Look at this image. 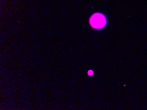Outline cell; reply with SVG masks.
Returning a JSON list of instances; mask_svg holds the SVG:
<instances>
[{
  "label": "cell",
  "instance_id": "1",
  "mask_svg": "<svg viewBox=\"0 0 147 110\" xmlns=\"http://www.w3.org/2000/svg\"><path fill=\"white\" fill-rule=\"evenodd\" d=\"M106 19L105 15L100 13H96L91 18L90 22L93 28L100 29L104 27L106 24Z\"/></svg>",
  "mask_w": 147,
  "mask_h": 110
},
{
  "label": "cell",
  "instance_id": "2",
  "mask_svg": "<svg viewBox=\"0 0 147 110\" xmlns=\"http://www.w3.org/2000/svg\"><path fill=\"white\" fill-rule=\"evenodd\" d=\"M93 72H92V70L89 71V72H88V74L90 75H92V74H93Z\"/></svg>",
  "mask_w": 147,
  "mask_h": 110
}]
</instances>
